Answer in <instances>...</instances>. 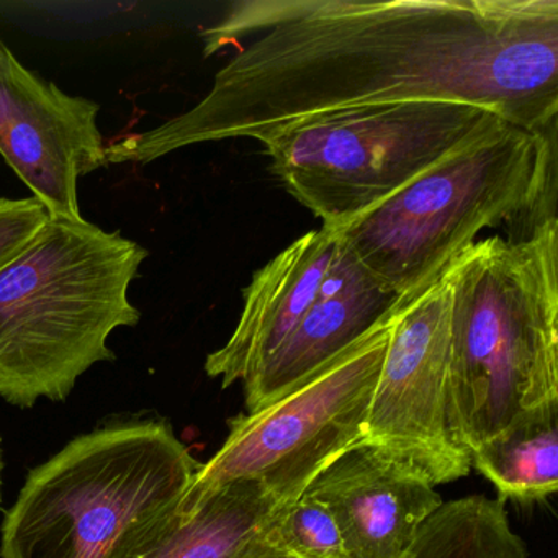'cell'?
Listing matches in <instances>:
<instances>
[{"label":"cell","mask_w":558,"mask_h":558,"mask_svg":"<svg viewBox=\"0 0 558 558\" xmlns=\"http://www.w3.org/2000/svg\"><path fill=\"white\" fill-rule=\"evenodd\" d=\"M259 32L181 116L107 145L110 165L267 136L385 104H470L557 132V0H254L205 32L207 54Z\"/></svg>","instance_id":"6da1fadb"},{"label":"cell","mask_w":558,"mask_h":558,"mask_svg":"<svg viewBox=\"0 0 558 558\" xmlns=\"http://www.w3.org/2000/svg\"><path fill=\"white\" fill-rule=\"evenodd\" d=\"M450 289L447 427L472 453L532 411L558 404V221L475 241L442 274Z\"/></svg>","instance_id":"7a4b0ae2"},{"label":"cell","mask_w":558,"mask_h":558,"mask_svg":"<svg viewBox=\"0 0 558 558\" xmlns=\"http://www.w3.org/2000/svg\"><path fill=\"white\" fill-rule=\"evenodd\" d=\"M148 251L86 218L50 217L0 269V398L64 401L142 313L129 296Z\"/></svg>","instance_id":"3957f363"},{"label":"cell","mask_w":558,"mask_h":558,"mask_svg":"<svg viewBox=\"0 0 558 558\" xmlns=\"http://www.w3.org/2000/svg\"><path fill=\"white\" fill-rule=\"evenodd\" d=\"M555 187L557 132L502 123L335 233L404 305L433 286L480 231L547 210Z\"/></svg>","instance_id":"277c9868"},{"label":"cell","mask_w":558,"mask_h":558,"mask_svg":"<svg viewBox=\"0 0 558 558\" xmlns=\"http://www.w3.org/2000/svg\"><path fill=\"white\" fill-rule=\"evenodd\" d=\"M201 463L166 421L83 434L28 473L5 512L2 558H107L145 515L178 505Z\"/></svg>","instance_id":"5b68a950"},{"label":"cell","mask_w":558,"mask_h":558,"mask_svg":"<svg viewBox=\"0 0 558 558\" xmlns=\"http://www.w3.org/2000/svg\"><path fill=\"white\" fill-rule=\"evenodd\" d=\"M502 123L485 107L420 100L316 117L260 143L286 191L338 230Z\"/></svg>","instance_id":"8992f818"},{"label":"cell","mask_w":558,"mask_h":558,"mask_svg":"<svg viewBox=\"0 0 558 558\" xmlns=\"http://www.w3.org/2000/svg\"><path fill=\"white\" fill-rule=\"evenodd\" d=\"M391 318L279 400L230 420L223 446L201 463L178 502L192 511L214 489L257 480L279 509L295 502L339 456L364 439Z\"/></svg>","instance_id":"52a82bcc"},{"label":"cell","mask_w":558,"mask_h":558,"mask_svg":"<svg viewBox=\"0 0 558 558\" xmlns=\"http://www.w3.org/2000/svg\"><path fill=\"white\" fill-rule=\"evenodd\" d=\"M450 289L442 276L391 316L364 439L430 486L469 475L472 459L447 427Z\"/></svg>","instance_id":"ba28073f"},{"label":"cell","mask_w":558,"mask_h":558,"mask_svg":"<svg viewBox=\"0 0 558 558\" xmlns=\"http://www.w3.org/2000/svg\"><path fill=\"white\" fill-rule=\"evenodd\" d=\"M99 110L35 76L0 40V155L50 217L83 218L80 179L109 166Z\"/></svg>","instance_id":"9c48e42d"},{"label":"cell","mask_w":558,"mask_h":558,"mask_svg":"<svg viewBox=\"0 0 558 558\" xmlns=\"http://www.w3.org/2000/svg\"><path fill=\"white\" fill-rule=\"evenodd\" d=\"M303 495L332 512L352 558H401L444 502L434 486L364 442L326 466Z\"/></svg>","instance_id":"30bf717a"},{"label":"cell","mask_w":558,"mask_h":558,"mask_svg":"<svg viewBox=\"0 0 558 558\" xmlns=\"http://www.w3.org/2000/svg\"><path fill=\"white\" fill-rule=\"evenodd\" d=\"M398 305L400 296L368 276L339 244L312 308L276 354L243 381L247 413L279 400L348 352L385 325Z\"/></svg>","instance_id":"8fae6325"},{"label":"cell","mask_w":558,"mask_h":558,"mask_svg":"<svg viewBox=\"0 0 558 558\" xmlns=\"http://www.w3.org/2000/svg\"><path fill=\"white\" fill-rule=\"evenodd\" d=\"M338 251L335 230L322 227L257 270L244 290L236 329L205 362L208 377L220 378L221 387L228 388L266 364L312 308Z\"/></svg>","instance_id":"7c38bea8"},{"label":"cell","mask_w":558,"mask_h":558,"mask_svg":"<svg viewBox=\"0 0 558 558\" xmlns=\"http://www.w3.org/2000/svg\"><path fill=\"white\" fill-rule=\"evenodd\" d=\"M279 506L263 483L236 480L214 489L192 511L178 505L130 525L107 558H251Z\"/></svg>","instance_id":"4fadbf2b"},{"label":"cell","mask_w":558,"mask_h":558,"mask_svg":"<svg viewBox=\"0 0 558 558\" xmlns=\"http://www.w3.org/2000/svg\"><path fill=\"white\" fill-rule=\"evenodd\" d=\"M470 459L502 501H544L558 488V404L525 414Z\"/></svg>","instance_id":"5bb4252c"},{"label":"cell","mask_w":558,"mask_h":558,"mask_svg":"<svg viewBox=\"0 0 558 558\" xmlns=\"http://www.w3.org/2000/svg\"><path fill=\"white\" fill-rule=\"evenodd\" d=\"M505 502L483 495L442 502L401 558H529Z\"/></svg>","instance_id":"9a60e30c"},{"label":"cell","mask_w":558,"mask_h":558,"mask_svg":"<svg viewBox=\"0 0 558 558\" xmlns=\"http://www.w3.org/2000/svg\"><path fill=\"white\" fill-rule=\"evenodd\" d=\"M263 541L267 550L293 558H352L332 512L305 495L277 511Z\"/></svg>","instance_id":"2e32d148"},{"label":"cell","mask_w":558,"mask_h":558,"mask_svg":"<svg viewBox=\"0 0 558 558\" xmlns=\"http://www.w3.org/2000/svg\"><path fill=\"white\" fill-rule=\"evenodd\" d=\"M47 220V210L34 197L0 198V269L34 240Z\"/></svg>","instance_id":"e0dca14e"},{"label":"cell","mask_w":558,"mask_h":558,"mask_svg":"<svg viewBox=\"0 0 558 558\" xmlns=\"http://www.w3.org/2000/svg\"><path fill=\"white\" fill-rule=\"evenodd\" d=\"M4 449H2V436H0V502H2V486H4Z\"/></svg>","instance_id":"ac0fdd59"},{"label":"cell","mask_w":558,"mask_h":558,"mask_svg":"<svg viewBox=\"0 0 558 558\" xmlns=\"http://www.w3.org/2000/svg\"><path fill=\"white\" fill-rule=\"evenodd\" d=\"M251 558H293V557H289V555L277 554V551H270V550H267V548H264L263 551H259V554L254 555V557H251Z\"/></svg>","instance_id":"d6986e66"}]
</instances>
